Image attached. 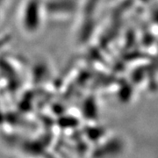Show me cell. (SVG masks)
Masks as SVG:
<instances>
[{
  "label": "cell",
  "instance_id": "cell-1",
  "mask_svg": "<svg viewBox=\"0 0 158 158\" xmlns=\"http://www.w3.org/2000/svg\"><path fill=\"white\" fill-rule=\"evenodd\" d=\"M43 6L38 0H26L20 7L19 24L24 33L33 35L42 27Z\"/></svg>",
  "mask_w": 158,
  "mask_h": 158
}]
</instances>
